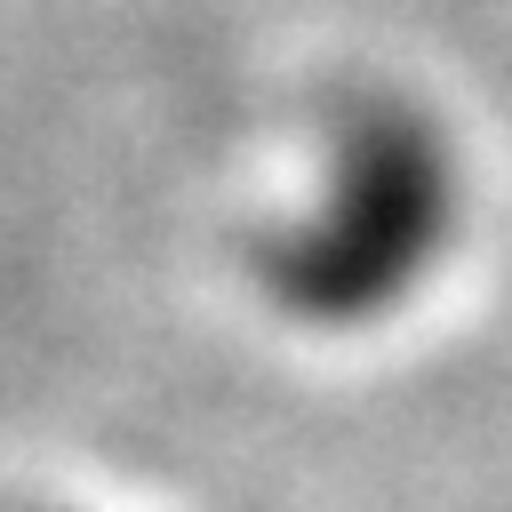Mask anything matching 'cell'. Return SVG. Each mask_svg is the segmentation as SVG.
Here are the masks:
<instances>
[{
	"mask_svg": "<svg viewBox=\"0 0 512 512\" xmlns=\"http://www.w3.org/2000/svg\"><path fill=\"white\" fill-rule=\"evenodd\" d=\"M456 224H464L456 136L408 96H352L328 120L304 208H288L264 232L256 280L288 320L344 336L400 312L440 272Z\"/></svg>",
	"mask_w": 512,
	"mask_h": 512,
	"instance_id": "6da1fadb",
	"label": "cell"
}]
</instances>
